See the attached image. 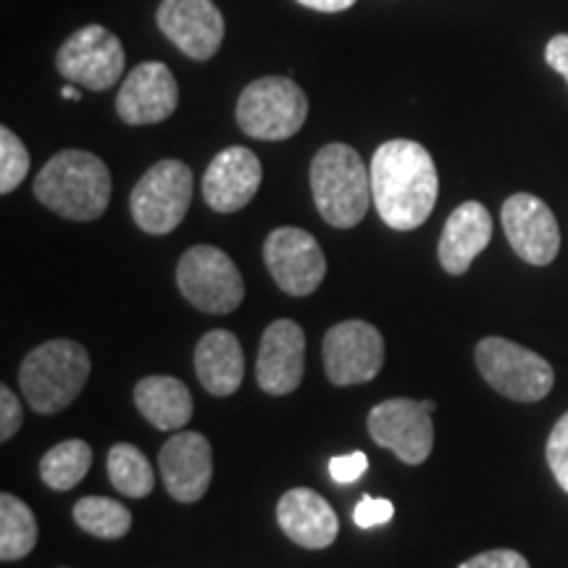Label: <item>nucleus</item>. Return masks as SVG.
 <instances>
[{"mask_svg": "<svg viewBox=\"0 0 568 568\" xmlns=\"http://www.w3.org/2000/svg\"><path fill=\"white\" fill-rule=\"evenodd\" d=\"M276 521L284 535L305 550H324L337 539L339 521L329 503L314 489H290L280 497Z\"/></svg>", "mask_w": 568, "mask_h": 568, "instance_id": "obj_19", "label": "nucleus"}, {"mask_svg": "<svg viewBox=\"0 0 568 568\" xmlns=\"http://www.w3.org/2000/svg\"><path fill=\"white\" fill-rule=\"evenodd\" d=\"M134 406L155 429H182L193 418V395L174 376H145L134 387Z\"/></svg>", "mask_w": 568, "mask_h": 568, "instance_id": "obj_22", "label": "nucleus"}, {"mask_svg": "<svg viewBox=\"0 0 568 568\" xmlns=\"http://www.w3.org/2000/svg\"><path fill=\"white\" fill-rule=\"evenodd\" d=\"M111 485L126 497H148L155 485L153 466L134 445H113L109 450Z\"/></svg>", "mask_w": 568, "mask_h": 568, "instance_id": "obj_26", "label": "nucleus"}, {"mask_svg": "<svg viewBox=\"0 0 568 568\" xmlns=\"http://www.w3.org/2000/svg\"><path fill=\"white\" fill-rule=\"evenodd\" d=\"M382 364H385V339L368 322L347 318L324 335V368L332 385H364L382 372Z\"/></svg>", "mask_w": 568, "mask_h": 568, "instance_id": "obj_11", "label": "nucleus"}, {"mask_svg": "<svg viewBox=\"0 0 568 568\" xmlns=\"http://www.w3.org/2000/svg\"><path fill=\"white\" fill-rule=\"evenodd\" d=\"M545 456H548L552 477H556L560 489H566L568 493V414L560 416V422L552 426Z\"/></svg>", "mask_w": 568, "mask_h": 568, "instance_id": "obj_28", "label": "nucleus"}, {"mask_svg": "<svg viewBox=\"0 0 568 568\" xmlns=\"http://www.w3.org/2000/svg\"><path fill=\"white\" fill-rule=\"evenodd\" d=\"M193 201V172L187 163L166 159L159 161L134 184L130 205L132 219L142 232L169 234L187 216Z\"/></svg>", "mask_w": 568, "mask_h": 568, "instance_id": "obj_7", "label": "nucleus"}, {"mask_svg": "<svg viewBox=\"0 0 568 568\" xmlns=\"http://www.w3.org/2000/svg\"><path fill=\"white\" fill-rule=\"evenodd\" d=\"M92 466V447L84 439H67L45 453L40 460V479L55 493L74 489L88 477Z\"/></svg>", "mask_w": 568, "mask_h": 568, "instance_id": "obj_24", "label": "nucleus"}, {"mask_svg": "<svg viewBox=\"0 0 568 568\" xmlns=\"http://www.w3.org/2000/svg\"><path fill=\"white\" fill-rule=\"evenodd\" d=\"M195 374L205 393L226 397L237 393L245 376V355L240 339L226 329H213L195 347Z\"/></svg>", "mask_w": 568, "mask_h": 568, "instance_id": "obj_21", "label": "nucleus"}, {"mask_svg": "<svg viewBox=\"0 0 568 568\" xmlns=\"http://www.w3.org/2000/svg\"><path fill=\"white\" fill-rule=\"evenodd\" d=\"M38 545V518L17 495H0V558L19 560L30 556Z\"/></svg>", "mask_w": 568, "mask_h": 568, "instance_id": "obj_23", "label": "nucleus"}, {"mask_svg": "<svg viewBox=\"0 0 568 568\" xmlns=\"http://www.w3.org/2000/svg\"><path fill=\"white\" fill-rule=\"evenodd\" d=\"M159 27L193 61H209L224 40V17L213 0H163Z\"/></svg>", "mask_w": 568, "mask_h": 568, "instance_id": "obj_14", "label": "nucleus"}, {"mask_svg": "<svg viewBox=\"0 0 568 568\" xmlns=\"http://www.w3.org/2000/svg\"><path fill=\"white\" fill-rule=\"evenodd\" d=\"M311 190L326 224L337 230L364 222L372 195V172L364 159L343 142L322 148L311 161Z\"/></svg>", "mask_w": 568, "mask_h": 568, "instance_id": "obj_3", "label": "nucleus"}, {"mask_svg": "<svg viewBox=\"0 0 568 568\" xmlns=\"http://www.w3.org/2000/svg\"><path fill=\"white\" fill-rule=\"evenodd\" d=\"M477 368L495 393L518 403H537L556 385L552 366L529 347L506 337H485L477 345Z\"/></svg>", "mask_w": 568, "mask_h": 568, "instance_id": "obj_6", "label": "nucleus"}, {"mask_svg": "<svg viewBox=\"0 0 568 568\" xmlns=\"http://www.w3.org/2000/svg\"><path fill=\"white\" fill-rule=\"evenodd\" d=\"M435 403L395 397L372 408L368 414V435L379 447L393 450L403 464L418 466L429 458L435 447V426H432Z\"/></svg>", "mask_w": 568, "mask_h": 568, "instance_id": "obj_9", "label": "nucleus"}, {"mask_svg": "<svg viewBox=\"0 0 568 568\" xmlns=\"http://www.w3.org/2000/svg\"><path fill=\"white\" fill-rule=\"evenodd\" d=\"M30 174V153L9 126L0 130V193L9 195Z\"/></svg>", "mask_w": 568, "mask_h": 568, "instance_id": "obj_27", "label": "nucleus"}, {"mask_svg": "<svg viewBox=\"0 0 568 568\" xmlns=\"http://www.w3.org/2000/svg\"><path fill=\"white\" fill-rule=\"evenodd\" d=\"M261 176H264V169H261L258 155L247 151V148H226L205 169V203L219 213L243 211L253 201V195L258 193Z\"/></svg>", "mask_w": 568, "mask_h": 568, "instance_id": "obj_18", "label": "nucleus"}, {"mask_svg": "<svg viewBox=\"0 0 568 568\" xmlns=\"http://www.w3.org/2000/svg\"><path fill=\"white\" fill-rule=\"evenodd\" d=\"M90 379V353L74 339H51L27 355L19 368L24 400L38 414H59L80 397Z\"/></svg>", "mask_w": 568, "mask_h": 568, "instance_id": "obj_4", "label": "nucleus"}, {"mask_svg": "<svg viewBox=\"0 0 568 568\" xmlns=\"http://www.w3.org/2000/svg\"><path fill=\"white\" fill-rule=\"evenodd\" d=\"M458 568H529V560L516 550H487L468 558Z\"/></svg>", "mask_w": 568, "mask_h": 568, "instance_id": "obj_32", "label": "nucleus"}, {"mask_svg": "<svg viewBox=\"0 0 568 568\" xmlns=\"http://www.w3.org/2000/svg\"><path fill=\"white\" fill-rule=\"evenodd\" d=\"M38 201L71 222H95L111 203L109 166L88 151L55 153L34 180Z\"/></svg>", "mask_w": 568, "mask_h": 568, "instance_id": "obj_2", "label": "nucleus"}, {"mask_svg": "<svg viewBox=\"0 0 568 568\" xmlns=\"http://www.w3.org/2000/svg\"><path fill=\"white\" fill-rule=\"evenodd\" d=\"M264 261L282 293L305 297L316 293L326 276V258L314 234L297 226H280L266 237Z\"/></svg>", "mask_w": 568, "mask_h": 568, "instance_id": "obj_12", "label": "nucleus"}, {"mask_svg": "<svg viewBox=\"0 0 568 568\" xmlns=\"http://www.w3.org/2000/svg\"><path fill=\"white\" fill-rule=\"evenodd\" d=\"M176 284L203 314H232L245 297L240 268L224 251L213 245H195L180 258Z\"/></svg>", "mask_w": 568, "mask_h": 568, "instance_id": "obj_8", "label": "nucleus"}, {"mask_svg": "<svg viewBox=\"0 0 568 568\" xmlns=\"http://www.w3.org/2000/svg\"><path fill=\"white\" fill-rule=\"evenodd\" d=\"M21 403L19 397L11 393V387H0V439L9 443V439L17 435L19 426H21Z\"/></svg>", "mask_w": 568, "mask_h": 568, "instance_id": "obj_31", "label": "nucleus"}, {"mask_svg": "<svg viewBox=\"0 0 568 568\" xmlns=\"http://www.w3.org/2000/svg\"><path fill=\"white\" fill-rule=\"evenodd\" d=\"M305 368V335L301 324L290 318H276L266 326L258 347L255 379L268 395H290L303 382Z\"/></svg>", "mask_w": 568, "mask_h": 568, "instance_id": "obj_16", "label": "nucleus"}, {"mask_svg": "<svg viewBox=\"0 0 568 568\" xmlns=\"http://www.w3.org/2000/svg\"><path fill=\"white\" fill-rule=\"evenodd\" d=\"M545 61H548V67L552 71L564 74L568 82V34H556V38L548 42V48H545Z\"/></svg>", "mask_w": 568, "mask_h": 568, "instance_id": "obj_33", "label": "nucleus"}, {"mask_svg": "<svg viewBox=\"0 0 568 568\" xmlns=\"http://www.w3.org/2000/svg\"><path fill=\"white\" fill-rule=\"evenodd\" d=\"M395 516V506L387 497H364L353 510V521L358 529H374L382 524H389Z\"/></svg>", "mask_w": 568, "mask_h": 568, "instance_id": "obj_29", "label": "nucleus"}, {"mask_svg": "<svg viewBox=\"0 0 568 568\" xmlns=\"http://www.w3.org/2000/svg\"><path fill=\"white\" fill-rule=\"evenodd\" d=\"M74 521L82 531L101 539H119L132 527V514L111 497H82L74 506Z\"/></svg>", "mask_w": 568, "mask_h": 568, "instance_id": "obj_25", "label": "nucleus"}, {"mask_svg": "<svg viewBox=\"0 0 568 568\" xmlns=\"http://www.w3.org/2000/svg\"><path fill=\"white\" fill-rule=\"evenodd\" d=\"M500 219L518 258L531 266L552 264L560 251V230L548 203L537 195L516 193L503 203Z\"/></svg>", "mask_w": 568, "mask_h": 568, "instance_id": "obj_13", "label": "nucleus"}, {"mask_svg": "<svg viewBox=\"0 0 568 568\" xmlns=\"http://www.w3.org/2000/svg\"><path fill=\"white\" fill-rule=\"evenodd\" d=\"M297 3L305 6V9H314L322 13H337V11L351 9V6H355V0H297Z\"/></svg>", "mask_w": 568, "mask_h": 568, "instance_id": "obj_34", "label": "nucleus"}, {"mask_svg": "<svg viewBox=\"0 0 568 568\" xmlns=\"http://www.w3.org/2000/svg\"><path fill=\"white\" fill-rule=\"evenodd\" d=\"M368 458L366 453L355 450L347 453V456H335L329 460V477L337 481V485H353L366 474Z\"/></svg>", "mask_w": 568, "mask_h": 568, "instance_id": "obj_30", "label": "nucleus"}, {"mask_svg": "<svg viewBox=\"0 0 568 568\" xmlns=\"http://www.w3.org/2000/svg\"><path fill=\"white\" fill-rule=\"evenodd\" d=\"M308 119V98L287 77H264L247 84L237 101V124L247 138L287 140Z\"/></svg>", "mask_w": 568, "mask_h": 568, "instance_id": "obj_5", "label": "nucleus"}, {"mask_svg": "<svg viewBox=\"0 0 568 568\" xmlns=\"http://www.w3.org/2000/svg\"><path fill=\"white\" fill-rule=\"evenodd\" d=\"M180 88L166 63L145 61L126 74L116 95V113L124 124H159L176 111Z\"/></svg>", "mask_w": 568, "mask_h": 568, "instance_id": "obj_15", "label": "nucleus"}, {"mask_svg": "<svg viewBox=\"0 0 568 568\" xmlns=\"http://www.w3.org/2000/svg\"><path fill=\"white\" fill-rule=\"evenodd\" d=\"M439 193L437 166L414 140H389L372 159V195L389 230L410 232L432 216Z\"/></svg>", "mask_w": 568, "mask_h": 568, "instance_id": "obj_1", "label": "nucleus"}, {"mask_svg": "<svg viewBox=\"0 0 568 568\" xmlns=\"http://www.w3.org/2000/svg\"><path fill=\"white\" fill-rule=\"evenodd\" d=\"M55 69L69 82L88 90H109L124 74V48L105 27L88 24L63 42L55 55Z\"/></svg>", "mask_w": 568, "mask_h": 568, "instance_id": "obj_10", "label": "nucleus"}, {"mask_svg": "<svg viewBox=\"0 0 568 568\" xmlns=\"http://www.w3.org/2000/svg\"><path fill=\"white\" fill-rule=\"evenodd\" d=\"M489 240H493V216H489V211L477 201L460 203L447 216L443 237H439V264L453 276L466 274L474 258L489 245Z\"/></svg>", "mask_w": 568, "mask_h": 568, "instance_id": "obj_20", "label": "nucleus"}, {"mask_svg": "<svg viewBox=\"0 0 568 568\" xmlns=\"http://www.w3.org/2000/svg\"><path fill=\"white\" fill-rule=\"evenodd\" d=\"M61 95L67 98V101H74V103H77V101H80V98H82V92L77 90V88H63Z\"/></svg>", "mask_w": 568, "mask_h": 568, "instance_id": "obj_35", "label": "nucleus"}, {"mask_svg": "<svg viewBox=\"0 0 568 568\" xmlns=\"http://www.w3.org/2000/svg\"><path fill=\"white\" fill-rule=\"evenodd\" d=\"M159 468L163 485H166L174 500H201L211 487V443L203 435H197V432H176L161 447Z\"/></svg>", "mask_w": 568, "mask_h": 568, "instance_id": "obj_17", "label": "nucleus"}]
</instances>
